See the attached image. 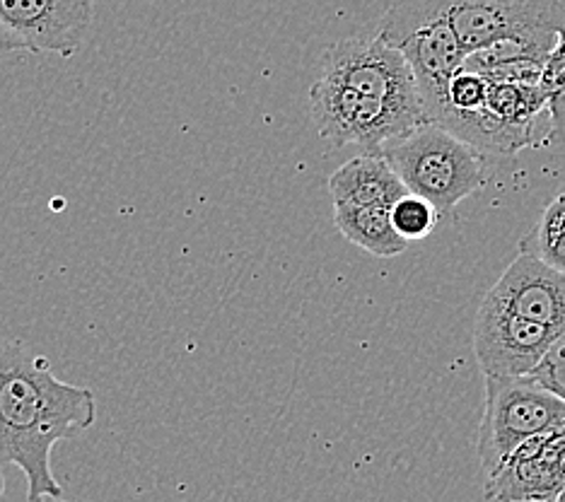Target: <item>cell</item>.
<instances>
[{
    "mask_svg": "<svg viewBox=\"0 0 565 502\" xmlns=\"http://www.w3.org/2000/svg\"><path fill=\"white\" fill-rule=\"evenodd\" d=\"M95 20V0H0V51L71 58Z\"/></svg>",
    "mask_w": 565,
    "mask_h": 502,
    "instance_id": "7",
    "label": "cell"
},
{
    "mask_svg": "<svg viewBox=\"0 0 565 502\" xmlns=\"http://www.w3.org/2000/svg\"><path fill=\"white\" fill-rule=\"evenodd\" d=\"M530 377L565 404V331L548 345V351L539 360Z\"/></svg>",
    "mask_w": 565,
    "mask_h": 502,
    "instance_id": "17",
    "label": "cell"
},
{
    "mask_svg": "<svg viewBox=\"0 0 565 502\" xmlns=\"http://www.w3.org/2000/svg\"><path fill=\"white\" fill-rule=\"evenodd\" d=\"M438 209L416 193H406L402 201L392 205V223L408 244L430 237L433 229L438 227Z\"/></svg>",
    "mask_w": 565,
    "mask_h": 502,
    "instance_id": "16",
    "label": "cell"
},
{
    "mask_svg": "<svg viewBox=\"0 0 565 502\" xmlns=\"http://www.w3.org/2000/svg\"><path fill=\"white\" fill-rule=\"evenodd\" d=\"M558 461H561V476H563V495L558 502H565V430L558 437Z\"/></svg>",
    "mask_w": 565,
    "mask_h": 502,
    "instance_id": "18",
    "label": "cell"
},
{
    "mask_svg": "<svg viewBox=\"0 0 565 502\" xmlns=\"http://www.w3.org/2000/svg\"><path fill=\"white\" fill-rule=\"evenodd\" d=\"M467 54L500 39L565 32V0H438Z\"/></svg>",
    "mask_w": 565,
    "mask_h": 502,
    "instance_id": "8",
    "label": "cell"
},
{
    "mask_svg": "<svg viewBox=\"0 0 565 502\" xmlns=\"http://www.w3.org/2000/svg\"><path fill=\"white\" fill-rule=\"evenodd\" d=\"M565 428V404L532 377H486L479 428L483 476L493 473L532 437Z\"/></svg>",
    "mask_w": 565,
    "mask_h": 502,
    "instance_id": "4",
    "label": "cell"
},
{
    "mask_svg": "<svg viewBox=\"0 0 565 502\" xmlns=\"http://www.w3.org/2000/svg\"><path fill=\"white\" fill-rule=\"evenodd\" d=\"M319 77L428 121L408 61L377 34L339 39L329 44Z\"/></svg>",
    "mask_w": 565,
    "mask_h": 502,
    "instance_id": "5",
    "label": "cell"
},
{
    "mask_svg": "<svg viewBox=\"0 0 565 502\" xmlns=\"http://www.w3.org/2000/svg\"><path fill=\"white\" fill-rule=\"evenodd\" d=\"M333 223L341 235L355 247L392 259L406 252L408 242L396 232L392 223V209H372V205H333Z\"/></svg>",
    "mask_w": 565,
    "mask_h": 502,
    "instance_id": "12",
    "label": "cell"
},
{
    "mask_svg": "<svg viewBox=\"0 0 565 502\" xmlns=\"http://www.w3.org/2000/svg\"><path fill=\"white\" fill-rule=\"evenodd\" d=\"M498 305L558 333L565 331V274L539 259L526 247L486 292Z\"/></svg>",
    "mask_w": 565,
    "mask_h": 502,
    "instance_id": "10",
    "label": "cell"
},
{
    "mask_svg": "<svg viewBox=\"0 0 565 502\" xmlns=\"http://www.w3.org/2000/svg\"><path fill=\"white\" fill-rule=\"evenodd\" d=\"M329 191L333 205H372V209H392L411 193L382 152H361L343 162L329 177Z\"/></svg>",
    "mask_w": 565,
    "mask_h": 502,
    "instance_id": "11",
    "label": "cell"
},
{
    "mask_svg": "<svg viewBox=\"0 0 565 502\" xmlns=\"http://www.w3.org/2000/svg\"><path fill=\"white\" fill-rule=\"evenodd\" d=\"M3 491H6V485H3V469H0V495H3Z\"/></svg>",
    "mask_w": 565,
    "mask_h": 502,
    "instance_id": "19",
    "label": "cell"
},
{
    "mask_svg": "<svg viewBox=\"0 0 565 502\" xmlns=\"http://www.w3.org/2000/svg\"><path fill=\"white\" fill-rule=\"evenodd\" d=\"M561 333L524 319L486 295L473 321V353L486 377H530Z\"/></svg>",
    "mask_w": 565,
    "mask_h": 502,
    "instance_id": "9",
    "label": "cell"
},
{
    "mask_svg": "<svg viewBox=\"0 0 565 502\" xmlns=\"http://www.w3.org/2000/svg\"><path fill=\"white\" fill-rule=\"evenodd\" d=\"M406 189L430 201L440 215L473 196L486 182L483 152L438 124H423L382 148Z\"/></svg>",
    "mask_w": 565,
    "mask_h": 502,
    "instance_id": "2",
    "label": "cell"
},
{
    "mask_svg": "<svg viewBox=\"0 0 565 502\" xmlns=\"http://www.w3.org/2000/svg\"><path fill=\"white\" fill-rule=\"evenodd\" d=\"M307 99L319 136L333 148L355 146L361 152H382L390 140L408 136L418 126L428 124L324 77L312 83Z\"/></svg>",
    "mask_w": 565,
    "mask_h": 502,
    "instance_id": "6",
    "label": "cell"
},
{
    "mask_svg": "<svg viewBox=\"0 0 565 502\" xmlns=\"http://www.w3.org/2000/svg\"><path fill=\"white\" fill-rule=\"evenodd\" d=\"M377 36L402 51L416 75L428 121H438L447 87L465 68L467 51L445 18L438 0H384Z\"/></svg>",
    "mask_w": 565,
    "mask_h": 502,
    "instance_id": "3",
    "label": "cell"
},
{
    "mask_svg": "<svg viewBox=\"0 0 565 502\" xmlns=\"http://www.w3.org/2000/svg\"><path fill=\"white\" fill-rule=\"evenodd\" d=\"M524 247L565 274V189L551 199L539 217L532 239L524 242Z\"/></svg>",
    "mask_w": 565,
    "mask_h": 502,
    "instance_id": "14",
    "label": "cell"
},
{
    "mask_svg": "<svg viewBox=\"0 0 565 502\" xmlns=\"http://www.w3.org/2000/svg\"><path fill=\"white\" fill-rule=\"evenodd\" d=\"M486 107L491 109L500 121L508 124L512 131L532 140L536 116L546 109V97L539 85L520 83H491Z\"/></svg>",
    "mask_w": 565,
    "mask_h": 502,
    "instance_id": "13",
    "label": "cell"
},
{
    "mask_svg": "<svg viewBox=\"0 0 565 502\" xmlns=\"http://www.w3.org/2000/svg\"><path fill=\"white\" fill-rule=\"evenodd\" d=\"M97 420V396L63 382L44 355L22 343H0V469L18 467L28 479V502L61 500L51 452Z\"/></svg>",
    "mask_w": 565,
    "mask_h": 502,
    "instance_id": "1",
    "label": "cell"
},
{
    "mask_svg": "<svg viewBox=\"0 0 565 502\" xmlns=\"http://www.w3.org/2000/svg\"><path fill=\"white\" fill-rule=\"evenodd\" d=\"M56 502H73V500H63V498H61V500H56Z\"/></svg>",
    "mask_w": 565,
    "mask_h": 502,
    "instance_id": "20",
    "label": "cell"
},
{
    "mask_svg": "<svg viewBox=\"0 0 565 502\" xmlns=\"http://www.w3.org/2000/svg\"><path fill=\"white\" fill-rule=\"evenodd\" d=\"M539 87L546 97L551 136H554V140H565V32L558 36V44L544 61Z\"/></svg>",
    "mask_w": 565,
    "mask_h": 502,
    "instance_id": "15",
    "label": "cell"
}]
</instances>
